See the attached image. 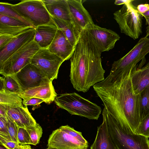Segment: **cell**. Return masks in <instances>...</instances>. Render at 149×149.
<instances>
[{"mask_svg":"<svg viewBox=\"0 0 149 149\" xmlns=\"http://www.w3.org/2000/svg\"><path fill=\"white\" fill-rule=\"evenodd\" d=\"M132 70L116 79L106 77L93 88L109 113L116 119L127 122L136 133L140 121V94L133 88Z\"/></svg>","mask_w":149,"mask_h":149,"instance_id":"1","label":"cell"},{"mask_svg":"<svg viewBox=\"0 0 149 149\" xmlns=\"http://www.w3.org/2000/svg\"><path fill=\"white\" fill-rule=\"evenodd\" d=\"M99 51L86 29L82 30L70 58V79L77 91L85 93L104 79Z\"/></svg>","mask_w":149,"mask_h":149,"instance_id":"2","label":"cell"},{"mask_svg":"<svg viewBox=\"0 0 149 149\" xmlns=\"http://www.w3.org/2000/svg\"><path fill=\"white\" fill-rule=\"evenodd\" d=\"M102 115L118 149H149L148 138L134 133L127 122L116 119L105 107Z\"/></svg>","mask_w":149,"mask_h":149,"instance_id":"3","label":"cell"},{"mask_svg":"<svg viewBox=\"0 0 149 149\" xmlns=\"http://www.w3.org/2000/svg\"><path fill=\"white\" fill-rule=\"evenodd\" d=\"M54 102L59 107L66 110L71 115L89 119L97 120L101 113L100 106L75 92L61 94L56 97Z\"/></svg>","mask_w":149,"mask_h":149,"instance_id":"4","label":"cell"},{"mask_svg":"<svg viewBox=\"0 0 149 149\" xmlns=\"http://www.w3.org/2000/svg\"><path fill=\"white\" fill-rule=\"evenodd\" d=\"M149 53V38H141L126 54L113 62L107 77L115 79L132 70Z\"/></svg>","mask_w":149,"mask_h":149,"instance_id":"5","label":"cell"},{"mask_svg":"<svg viewBox=\"0 0 149 149\" xmlns=\"http://www.w3.org/2000/svg\"><path fill=\"white\" fill-rule=\"evenodd\" d=\"M47 146L57 149H87L88 145L81 132L67 125L52 132Z\"/></svg>","mask_w":149,"mask_h":149,"instance_id":"6","label":"cell"},{"mask_svg":"<svg viewBox=\"0 0 149 149\" xmlns=\"http://www.w3.org/2000/svg\"><path fill=\"white\" fill-rule=\"evenodd\" d=\"M113 15L121 33L134 40L139 38L142 33V16L132 3L123 5Z\"/></svg>","mask_w":149,"mask_h":149,"instance_id":"7","label":"cell"},{"mask_svg":"<svg viewBox=\"0 0 149 149\" xmlns=\"http://www.w3.org/2000/svg\"><path fill=\"white\" fill-rule=\"evenodd\" d=\"M11 6L35 29L39 26L49 24L52 21L42 0H23L16 4H11Z\"/></svg>","mask_w":149,"mask_h":149,"instance_id":"8","label":"cell"},{"mask_svg":"<svg viewBox=\"0 0 149 149\" xmlns=\"http://www.w3.org/2000/svg\"><path fill=\"white\" fill-rule=\"evenodd\" d=\"M40 49L34 40L26 44L0 66V74L6 76L16 73L30 63L34 55Z\"/></svg>","mask_w":149,"mask_h":149,"instance_id":"9","label":"cell"},{"mask_svg":"<svg viewBox=\"0 0 149 149\" xmlns=\"http://www.w3.org/2000/svg\"><path fill=\"white\" fill-rule=\"evenodd\" d=\"M64 61L51 52L48 48L40 49L34 55L30 63L38 69L50 81L57 78L60 67Z\"/></svg>","mask_w":149,"mask_h":149,"instance_id":"10","label":"cell"},{"mask_svg":"<svg viewBox=\"0 0 149 149\" xmlns=\"http://www.w3.org/2000/svg\"><path fill=\"white\" fill-rule=\"evenodd\" d=\"M94 43L99 51L102 53L109 51L114 47L116 42L120 38L114 31L92 24L86 29Z\"/></svg>","mask_w":149,"mask_h":149,"instance_id":"11","label":"cell"},{"mask_svg":"<svg viewBox=\"0 0 149 149\" xmlns=\"http://www.w3.org/2000/svg\"><path fill=\"white\" fill-rule=\"evenodd\" d=\"M13 75L18 82L22 91L50 81L38 69L31 63Z\"/></svg>","mask_w":149,"mask_h":149,"instance_id":"12","label":"cell"},{"mask_svg":"<svg viewBox=\"0 0 149 149\" xmlns=\"http://www.w3.org/2000/svg\"><path fill=\"white\" fill-rule=\"evenodd\" d=\"M72 22L80 31L94 24L81 0H67Z\"/></svg>","mask_w":149,"mask_h":149,"instance_id":"13","label":"cell"},{"mask_svg":"<svg viewBox=\"0 0 149 149\" xmlns=\"http://www.w3.org/2000/svg\"><path fill=\"white\" fill-rule=\"evenodd\" d=\"M35 34V28L22 33L15 37L0 49V66L23 46L33 40Z\"/></svg>","mask_w":149,"mask_h":149,"instance_id":"14","label":"cell"},{"mask_svg":"<svg viewBox=\"0 0 149 149\" xmlns=\"http://www.w3.org/2000/svg\"><path fill=\"white\" fill-rule=\"evenodd\" d=\"M17 94L23 100L37 98L43 100L44 102L48 104L54 101L57 96L51 81L37 87L26 89Z\"/></svg>","mask_w":149,"mask_h":149,"instance_id":"15","label":"cell"},{"mask_svg":"<svg viewBox=\"0 0 149 149\" xmlns=\"http://www.w3.org/2000/svg\"><path fill=\"white\" fill-rule=\"evenodd\" d=\"M75 47L73 46L63 32L58 29L55 37L48 49L52 53L64 61L70 59Z\"/></svg>","mask_w":149,"mask_h":149,"instance_id":"16","label":"cell"},{"mask_svg":"<svg viewBox=\"0 0 149 149\" xmlns=\"http://www.w3.org/2000/svg\"><path fill=\"white\" fill-rule=\"evenodd\" d=\"M58 29L53 20L49 24L39 26L35 29L33 40L40 49L48 48L53 41Z\"/></svg>","mask_w":149,"mask_h":149,"instance_id":"17","label":"cell"},{"mask_svg":"<svg viewBox=\"0 0 149 149\" xmlns=\"http://www.w3.org/2000/svg\"><path fill=\"white\" fill-rule=\"evenodd\" d=\"M6 117L14 122L18 127H29L37 123L27 106L19 107L9 110Z\"/></svg>","mask_w":149,"mask_h":149,"instance_id":"18","label":"cell"},{"mask_svg":"<svg viewBox=\"0 0 149 149\" xmlns=\"http://www.w3.org/2000/svg\"><path fill=\"white\" fill-rule=\"evenodd\" d=\"M52 17L72 21L67 0H42Z\"/></svg>","mask_w":149,"mask_h":149,"instance_id":"19","label":"cell"},{"mask_svg":"<svg viewBox=\"0 0 149 149\" xmlns=\"http://www.w3.org/2000/svg\"><path fill=\"white\" fill-rule=\"evenodd\" d=\"M90 149H118L111 138L103 118L102 123L98 127L95 139Z\"/></svg>","mask_w":149,"mask_h":149,"instance_id":"20","label":"cell"},{"mask_svg":"<svg viewBox=\"0 0 149 149\" xmlns=\"http://www.w3.org/2000/svg\"><path fill=\"white\" fill-rule=\"evenodd\" d=\"M131 77L134 90L137 94L140 93L147 87L149 86V61L144 67L132 70Z\"/></svg>","mask_w":149,"mask_h":149,"instance_id":"21","label":"cell"},{"mask_svg":"<svg viewBox=\"0 0 149 149\" xmlns=\"http://www.w3.org/2000/svg\"><path fill=\"white\" fill-rule=\"evenodd\" d=\"M58 28L66 36L70 43L75 47L82 31H79L72 21H66L51 17Z\"/></svg>","mask_w":149,"mask_h":149,"instance_id":"22","label":"cell"},{"mask_svg":"<svg viewBox=\"0 0 149 149\" xmlns=\"http://www.w3.org/2000/svg\"><path fill=\"white\" fill-rule=\"evenodd\" d=\"M22 99L17 94L0 91V105L7 111L14 108L23 106Z\"/></svg>","mask_w":149,"mask_h":149,"instance_id":"23","label":"cell"},{"mask_svg":"<svg viewBox=\"0 0 149 149\" xmlns=\"http://www.w3.org/2000/svg\"><path fill=\"white\" fill-rule=\"evenodd\" d=\"M0 91L17 94L22 91L18 82L13 75L1 77Z\"/></svg>","mask_w":149,"mask_h":149,"instance_id":"24","label":"cell"},{"mask_svg":"<svg viewBox=\"0 0 149 149\" xmlns=\"http://www.w3.org/2000/svg\"><path fill=\"white\" fill-rule=\"evenodd\" d=\"M0 14L20 20L35 28L31 24L22 18L12 8L11 4L0 2Z\"/></svg>","mask_w":149,"mask_h":149,"instance_id":"25","label":"cell"},{"mask_svg":"<svg viewBox=\"0 0 149 149\" xmlns=\"http://www.w3.org/2000/svg\"><path fill=\"white\" fill-rule=\"evenodd\" d=\"M140 119L149 114V86L140 94Z\"/></svg>","mask_w":149,"mask_h":149,"instance_id":"26","label":"cell"},{"mask_svg":"<svg viewBox=\"0 0 149 149\" xmlns=\"http://www.w3.org/2000/svg\"><path fill=\"white\" fill-rule=\"evenodd\" d=\"M30 138V144L36 146L39 143L42 134V129L40 125L36 123L34 126L25 128Z\"/></svg>","mask_w":149,"mask_h":149,"instance_id":"27","label":"cell"},{"mask_svg":"<svg viewBox=\"0 0 149 149\" xmlns=\"http://www.w3.org/2000/svg\"><path fill=\"white\" fill-rule=\"evenodd\" d=\"M33 28H34L30 26L11 27L0 24V35L7 34L13 36H15Z\"/></svg>","mask_w":149,"mask_h":149,"instance_id":"28","label":"cell"},{"mask_svg":"<svg viewBox=\"0 0 149 149\" xmlns=\"http://www.w3.org/2000/svg\"><path fill=\"white\" fill-rule=\"evenodd\" d=\"M0 24L11 27L31 26L20 20L1 14H0Z\"/></svg>","mask_w":149,"mask_h":149,"instance_id":"29","label":"cell"},{"mask_svg":"<svg viewBox=\"0 0 149 149\" xmlns=\"http://www.w3.org/2000/svg\"><path fill=\"white\" fill-rule=\"evenodd\" d=\"M136 133L149 138V114L141 118Z\"/></svg>","mask_w":149,"mask_h":149,"instance_id":"30","label":"cell"},{"mask_svg":"<svg viewBox=\"0 0 149 149\" xmlns=\"http://www.w3.org/2000/svg\"><path fill=\"white\" fill-rule=\"evenodd\" d=\"M17 139L18 143L20 145L30 144V136L25 128L18 127Z\"/></svg>","mask_w":149,"mask_h":149,"instance_id":"31","label":"cell"},{"mask_svg":"<svg viewBox=\"0 0 149 149\" xmlns=\"http://www.w3.org/2000/svg\"><path fill=\"white\" fill-rule=\"evenodd\" d=\"M7 120L8 131L12 141L17 142V136L18 127L13 121L6 117Z\"/></svg>","mask_w":149,"mask_h":149,"instance_id":"32","label":"cell"},{"mask_svg":"<svg viewBox=\"0 0 149 149\" xmlns=\"http://www.w3.org/2000/svg\"><path fill=\"white\" fill-rule=\"evenodd\" d=\"M0 144L7 149H22L21 145L12 141L10 138L0 135Z\"/></svg>","mask_w":149,"mask_h":149,"instance_id":"33","label":"cell"},{"mask_svg":"<svg viewBox=\"0 0 149 149\" xmlns=\"http://www.w3.org/2000/svg\"><path fill=\"white\" fill-rule=\"evenodd\" d=\"M0 134L5 136H9L7 119L6 118L0 116Z\"/></svg>","mask_w":149,"mask_h":149,"instance_id":"34","label":"cell"},{"mask_svg":"<svg viewBox=\"0 0 149 149\" xmlns=\"http://www.w3.org/2000/svg\"><path fill=\"white\" fill-rule=\"evenodd\" d=\"M44 102V100L32 97L30 98L23 100L22 103L25 106L29 105H36L40 104L41 103Z\"/></svg>","mask_w":149,"mask_h":149,"instance_id":"35","label":"cell"},{"mask_svg":"<svg viewBox=\"0 0 149 149\" xmlns=\"http://www.w3.org/2000/svg\"><path fill=\"white\" fill-rule=\"evenodd\" d=\"M15 37L7 34L0 35V49L6 46Z\"/></svg>","mask_w":149,"mask_h":149,"instance_id":"36","label":"cell"},{"mask_svg":"<svg viewBox=\"0 0 149 149\" xmlns=\"http://www.w3.org/2000/svg\"><path fill=\"white\" fill-rule=\"evenodd\" d=\"M137 10L140 14H143L149 10V4H142L139 5Z\"/></svg>","mask_w":149,"mask_h":149,"instance_id":"37","label":"cell"},{"mask_svg":"<svg viewBox=\"0 0 149 149\" xmlns=\"http://www.w3.org/2000/svg\"><path fill=\"white\" fill-rule=\"evenodd\" d=\"M133 0H116L114 4L117 5H124L132 3Z\"/></svg>","mask_w":149,"mask_h":149,"instance_id":"38","label":"cell"},{"mask_svg":"<svg viewBox=\"0 0 149 149\" xmlns=\"http://www.w3.org/2000/svg\"><path fill=\"white\" fill-rule=\"evenodd\" d=\"M7 111L1 105H0V116L6 118Z\"/></svg>","mask_w":149,"mask_h":149,"instance_id":"39","label":"cell"},{"mask_svg":"<svg viewBox=\"0 0 149 149\" xmlns=\"http://www.w3.org/2000/svg\"><path fill=\"white\" fill-rule=\"evenodd\" d=\"M146 20V24L148 26L146 27V36L148 37L149 36V17H144Z\"/></svg>","mask_w":149,"mask_h":149,"instance_id":"40","label":"cell"},{"mask_svg":"<svg viewBox=\"0 0 149 149\" xmlns=\"http://www.w3.org/2000/svg\"><path fill=\"white\" fill-rule=\"evenodd\" d=\"M21 146L22 149H32L29 145H21Z\"/></svg>","mask_w":149,"mask_h":149,"instance_id":"41","label":"cell"},{"mask_svg":"<svg viewBox=\"0 0 149 149\" xmlns=\"http://www.w3.org/2000/svg\"><path fill=\"white\" fill-rule=\"evenodd\" d=\"M142 16L144 17H149V10L143 14H140Z\"/></svg>","mask_w":149,"mask_h":149,"instance_id":"42","label":"cell"},{"mask_svg":"<svg viewBox=\"0 0 149 149\" xmlns=\"http://www.w3.org/2000/svg\"><path fill=\"white\" fill-rule=\"evenodd\" d=\"M0 149H7L4 146L0 144Z\"/></svg>","mask_w":149,"mask_h":149,"instance_id":"43","label":"cell"},{"mask_svg":"<svg viewBox=\"0 0 149 149\" xmlns=\"http://www.w3.org/2000/svg\"><path fill=\"white\" fill-rule=\"evenodd\" d=\"M46 149H57L54 148H52L48 147Z\"/></svg>","mask_w":149,"mask_h":149,"instance_id":"44","label":"cell"},{"mask_svg":"<svg viewBox=\"0 0 149 149\" xmlns=\"http://www.w3.org/2000/svg\"></svg>","mask_w":149,"mask_h":149,"instance_id":"45","label":"cell"}]
</instances>
